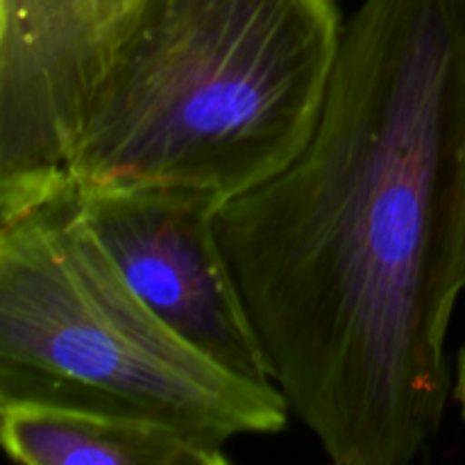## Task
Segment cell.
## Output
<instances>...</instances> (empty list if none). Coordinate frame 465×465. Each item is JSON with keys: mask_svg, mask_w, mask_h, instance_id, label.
<instances>
[{"mask_svg": "<svg viewBox=\"0 0 465 465\" xmlns=\"http://www.w3.org/2000/svg\"><path fill=\"white\" fill-rule=\"evenodd\" d=\"M452 402L459 407V413L465 420V343L461 345L454 361V381H452Z\"/></svg>", "mask_w": 465, "mask_h": 465, "instance_id": "52a82bcc", "label": "cell"}, {"mask_svg": "<svg viewBox=\"0 0 465 465\" xmlns=\"http://www.w3.org/2000/svg\"><path fill=\"white\" fill-rule=\"evenodd\" d=\"M0 363L121 395L223 448L293 418L275 384L232 375L136 295L71 177L0 212Z\"/></svg>", "mask_w": 465, "mask_h": 465, "instance_id": "3957f363", "label": "cell"}, {"mask_svg": "<svg viewBox=\"0 0 465 465\" xmlns=\"http://www.w3.org/2000/svg\"><path fill=\"white\" fill-rule=\"evenodd\" d=\"M130 0H0V209L68 180V154Z\"/></svg>", "mask_w": 465, "mask_h": 465, "instance_id": "5b68a950", "label": "cell"}, {"mask_svg": "<svg viewBox=\"0 0 465 465\" xmlns=\"http://www.w3.org/2000/svg\"><path fill=\"white\" fill-rule=\"evenodd\" d=\"M77 193L100 243L175 334L232 375L275 384L218 234L225 200L212 191L162 184L77 186Z\"/></svg>", "mask_w": 465, "mask_h": 465, "instance_id": "277c9868", "label": "cell"}, {"mask_svg": "<svg viewBox=\"0 0 465 465\" xmlns=\"http://www.w3.org/2000/svg\"><path fill=\"white\" fill-rule=\"evenodd\" d=\"M218 234L291 416L336 465L416 461L465 293V0H363L312 141Z\"/></svg>", "mask_w": 465, "mask_h": 465, "instance_id": "6da1fadb", "label": "cell"}, {"mask_svg": "<svg viewBox=\"0 0 465 465\" xmlns=\"http://www.w3.org/2000/svg\"><path fill=\"white\" fill-rule=\"evenodd\" d=\"M0 443L23 465H225L223 445L62 377L0 363Z\"/></svg>", "mask_w": 465, "mask_h": 465, "instance_id": "8992f818", "label": "cell"}, {"mask_svg": "<svg viewBox=\"0 0 465 465\" xmlns=\"http://www.w3.org/2000/svg\"><path fill=\"white\" fill-rule=\"evenodd\" d=\"M345 21L336 0H130L86 95L68 175L236 198L321 121Z\"/></svg>", "mask_w": 465, "mask_h": 465, "instance_id": "7a4b0ae2", "label": "cell"}]
</instances>
